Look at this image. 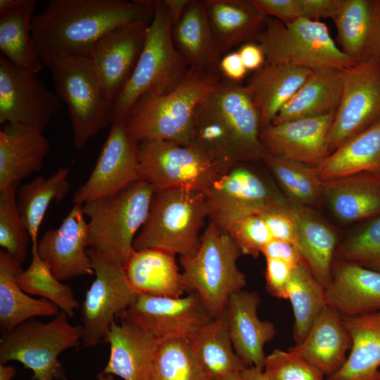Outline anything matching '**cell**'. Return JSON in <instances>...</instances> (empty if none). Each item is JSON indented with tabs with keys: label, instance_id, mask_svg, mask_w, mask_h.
<instances>
[{
	"label": "cell",
	"instance_id": "obj_1",
	"mask_svg": "<svg viewBox=\"0 0 380 380\" xmlns=\"http://www.w3.org/2000/svg\"><path fill=\"white\" fill-rule=\"evenodd\" d=\"M154 8L151 0H50L32 21L37 54L47 68L63 56L89 57L106 34L135 20H151Z\"/></svg>",
	"mask_w": 380,
	"mask_h": 380
},
{
	"label": "cell",
	"instance_id": "obj_2",
	"mask_svg": "<svg viewBox=\"0 0 380 380\" xmlns=\"http://www.w3.org/2000/svg\"><path fill=\"white\" fill-rule=\"evenodd\" d=\"M260 129L246 86L223 77L198 104L188 145L228 167L264 161L269 153L260 141Z\"/></svg>",
	"mask_w": 380,
	"mask_h": 380
},
{
	"label": "cell",
	"instance_id": "obj_3",
	"mask_svg": "<svg viewBox=\"0 0 380 380\" xmlns=\"http://www.w3.org/2000/svg\"><path fill=\"white\" fill-rule=\"evenodd\" d=\"M222 77L220 72L189 69L172 90L145 92L124 120L127 134L137 144L167 141L188 145L198 104Z\"/></svg>",
	"mask_w": 380,
	"mask_h": 380
},
{
	"label": "cell",
	"instance_id": "obj_4",
	"mask_svg": "<svg viewBox=\"0 0 380 380\" xmlns=\"http://www.w3.org/2000/svg\"><path fill=\"white\" fill-rule=\"evenodd\" d=\"M156 191L139 179L122 190L82 205L88 217V248L124 267L146 223Z\"/></svg>",
	"mask_w": 380,
	"mask_h": 380
},
{
	"label": "cell",
	"instance_id": "obj_5",
	"mask_svg": "<svg viewBox=\"0 0 380 380\" xmlns=\"http://www.w3.org/2000/svg\"><path fill=\"white\" fill-rule=\"evenodd\" d=\"M242 255L229 233L210 220L197 252L179 257L186 292L197 293L213 318L224 310L232 294L246 285V275L237 265Z\"/></svg>",
	"mask_w": 380,
	"mask_h": 380
},
{
	"label": "cell",
	"instance_id": "obj_6",
	"mask_svg": "<svg viewBox=\"0 0 380 380\" xmlns=\"http://www.w3.org/2000/svg\"><path fill=\"white\" fill-rule=\"evenodd\" d=\"M172 27L163 0H156L140 56L130 77L114 101L112 123L124 122L131 107L145 92L170 91L187 75L189 68L175 45Z\"/></svg>",
	"mask_w": 380,
	"mask_h": 380
},
{
	"label": "cell",
	"instance_id": "obj_7",
	"mask_svg": "<svg viewBox=\"0 0 380 380\" xmlns=\"http://www.w3.org/2000/svg\"><path fill=\"white\" fill-rule=\"evenodd\" d=\"M207 217L209 210L205 194L183 188L156 191L133 248L193 256L199 248L200 231Z\"/></svg>",
	"mask_w": 380,
	"mask_h": 380
},
{
	"label": "cell",
	"instance_id": "obj_8",
	"mask_svg": "<svg viewBox=\"0 0 380 380\" xmlns=\"http://www.w3.org/2000/svg\"><path fill=\"white\" fill-rule=\"evenodd\" d=\"M55 93L66 103L72 143L82 148L88 141L112 124L114 101L88 57L68 56L49 65Z\"/></svg>",
	"mask_w": 380,
	"mask_h": 380
},
{
	"label": "cell",
	"instance_id": "obj_9",
	"mask_svg": "<svg viewBox=\"0 0 380 380\" xmlns=\"http://www.w3.org/2000/svg\"><path fill=\"white\" fill-rule=\"evenodd\" d=\"M265 56V64H283L312 70H345L355 64L331 38L324 23L299 18L284 24L266 17L256 41Z\"/></svg>",
	"mask_w": 380,
	"mask_h": 380
},
{
	"label": "cell",
	"instance_id": "obj_10",
	"mask_svg": "<svg viewBox=\"0 0 380 380\" xmlns=\"http://www.w3.org/2000/svg\"><path fill=\"white\" fill-rule=\"evenodd\" d=\"M68 318L61 310L48 322L32 319L1 334L0 364L19 362L33 372L34 380H66L58 357L82 343V326Z\"/></svg>",
	"mask_w": 380,
	"mask_h": 380
},
{
	"label": "cell",
	"instance_id": "obj_11",
	"mask_svg": "<svg viewBox=\"0 0 380 380\" xmlns=\"http://www.w3.org/2000/svg\"><path fill=\"white\" fill-rule=\"evenodd\" d=\"M230 168L191 145L167 141L139 144L140 179L156 192L183 188L205 194Z\"/></svg>",
	"mask_w": 380,
	"mask_h": 380
},
{
	"label": "cell",
	"instance_id": "obj_12",
	"mask_svg": "<svg viewBox=\"0 0 380 380\" xmlns=\"http://www.w3.org/2000/svg\"><path fill=\"white\" fill-rule=\"evenodd\" d=\"M95 279L81 308L82 344L91 348L103 341L116 317L127 309L138 293L129 283L124 268L88 248Z\"/></svg>",
	"mask_w": 380,
	"mask_h": 380
},
{
	"label": "cell",
	"instance_id": "obj_13",
	"mask_svg": "<svg viewBox=\"0 0 380 380\" xmlns=\"http://www.w3.org/2000/svg\"><path fill=\"white\" fill-rule=\"evenodd\" d=\"M119 317L160 343L187 340L213 319L196 293L178 298L138 294Z\"/></svg>",
	"mask_w": 380,
	"mask_h": 380
},
{
	"label": "cell",
	"instance_id": "obj_14",
	"mask_svg": "<svg viewBox=\"0 0 380 380\" xmlns=\"http://www.w3.org/2000/svg\"><path fill=\"white\" fill-rule=\"evenodd\" d=\"M341 101L328 135L329 154L380 119V61L342 70Z\"/></svg>",
	"mask_w": 380,
	"mask_h": 380
},
{
	"label": "cell",
	"instance_id": "obj_15",
	"mask_svg": "<svg viewBox=\"0 0 380 380\" xmlns=\"http://www.w3.org/2000/svg\"><path fill=\"white\" fill-rule=\"evenodd\" d=\"M61 100L36 73L22 70L0 56V124L16 122L44 132Z\"/></svg>",
	"mask_w": 380,
	"mask_h": 380
},
{
	"label": "cell",
	"instance_id": "obj_16",
	"mask_svg": "<svg viewBox=\"0 0 380 380\" xmlns=\"http://www.w3.org/2000/svg\"><path fill=\"white\" fill-rule=\"evenodd\" d=\"M139 179V144L127 134L124 122H113L93 170L74 194L73 201L83 205Z\"/></svg>",
	"mask_w": 380,
	"mask_h": 380
},
{
	"label": "cell",
	"instance_id": "obj_17",
	"mask_svg": "<svg viewBox=\"0 0 380 380\" xmlns=\"http://www.w3.org/2000/svg\"><path fill=\"white\" fill-rule=\"evenodd\" d=\"M210 220L223 225L237 218L260 214L284 201L252 170L233 165L205 194Z\"/></svg>",
	"mask_w": 380,
	"mask_h": 380
},
{
	"label": "cell",
	"instance_id": "obj_18",
	"mask_svg": "<svg viewBox=\"0 0 380 380\" xmlns=\"http://www.w3.org/2000/svg\"><path fill=\"white\" fill-rule=\"evenodd\" d=\"M150 21L138 20L114 28L101 37L89 53L88 58L113 101L135 68Z\"/></svg>",
	"mask_w": 380,
	"mask_h": 380
},
{
	"label": "cell",
	"instance_id": "obj_19",
	"mask_svg": "<svg viewBox=\"0 0 380 380\" xmlns=\"http://www.w3.org/2000/svg\"><path fill=\"white\" fill-rule=\"evenodd\" d=\"M82 205L75 204L59 227L46 231L37 252L60 281L94 275L88 249V224Z\"/></svg>",
	"mask_w": 380,
	"mask_h": 380
},
{
	"label": "cell",
	"instance_id": "obj_20",
	"mask_svg": "<svg viewBox=\"0 0 380 380\" xmlns=\"http://www.w3.org/2000/svg\"><path fill=\"white\" fill-rule=\"evenodd\" d=\"M336 113L270 124L260 141L274 156L317 167L329 155L328 135Z\"/></svg>",
	"mask_w": 380,
	"mask_h": 380
},
{
	"label": "cell",
	"instance_id": "obj_21",
	"mask_svg": "<svg viewBox=\"0 0 380 380\" xmlns=\"http://www.w3.org/2000/svg\"><path fill=\"white\" fill-rule=\"evenodd\" d=\"M260 297L244 289L232 294L225 308L230 338L236 355L247 367L263 370L265 344L272 341L276 327L258 315Z\"/></svg>",
	"mask_w": 380,
	"mask_h": 380
},
{
	"label": "cell",
	"instance_id": "obj_22",
	"mask_svg": "<svg viewBox=\"0 0 380 380\" xmlns=\"http://www.w3.org/2000/svg\"><path fill=\"white\" fill-rule=\"evenodd\" d=\"M333 20L338 47L355 65L380 61V0H343Z\"/></svg>",
	"mask_w": 380,
	"mask_h": 380
},
{
	"label": "cell",
	"instance_id": "obj_23",
	"mask_svg": "<svg viewBox=\"0 0 380 380\" xmlns=\"http://www.w3.org/2000/svg\"><path fill=\"white\" fill-rule=\"evenodd\" d=\"M109 344L108 361L101 373L123 380H149L160 344L150 334L128 322H114L103 341Z\"/></svg>",
	"mask_w": 380,
	"mask_h": 380
},
{
	"label": "cell",
	"instance_id": "obj_24",
	"mask_svg": "<svg viewBox=\"0 0 380 380\" xmlns=\"http://www.w3.org/2000/svg\"><path fill=\"white\" fill-rule=\"evenodd\" d=\"M50 149L43 132L32 127L8 122L0 129V191L39 172Z\"/></svg>",
	"mask_w": 380,
	"mask_h": 380
},
{
	"label": "cell",
	"instance_id": "obj_25",
	"mask_svg": "<svg viewBox=\"0 0 380 380\" xmlns=\"http://www.w3.org/2000/svg\"><path fill=\"white\" fill-rule=\"evenodd\" d=\"M327 306L341 317L380 311V272L344 262L324 289Z\"/></svg>",
	"mask_w": 380,
	"mask_h": 380
},
{
	"label": "cell",
	"instance_id": "obj_26",
	"mask_svg": "<svg viewBox=\"0 0 380 380\" xmlns=\"http://www.w3.org/2000/svg\"><path fill=\"white\" fill-rule=\"evenodd\" d=\"M350 348V338L342 317L327 306L316 318L305 338L288 350L328 376L341 367Z\"/></svg>",
	"mask_w": 380,
	"mask_h": 380
},
{
	"label": "cell",
	"instance_id": "obj_27",
	"mask_svg": "<svg viewBox=\"0 0 380 380\" xmlns=\"http://www.w3.org/2000/svg\"><path fill=\"white\" fill-rule=\"evenodd\" d=\"M138 294L178 298L186 292L176 255L156 248L134 250L124 266Z\"/></svg>",
	"mask_w": 380,
	"mask_h": 380
},
{
	"label": "cell",
	"instance_id": "obj_28",
	"mask_svg": "<svg viewBox=\"0 0 380 380\" xmlns=\"http://www.w3.org/2000/svg\"><path fill=\"white\" fill-rule=\"evenodd\" d=\"M172 37L189 69L220 72L223 54L210 25L203 0H190L182 17L172 27Z\"/></svg>",
	"mask_w": 380,
	"mask_h": 380
},
{
	"label": "cell",
	"instance_id": "obj_29",
	"mask_svg": "<svg viewBox=\"0 0 380 380\" xmlns=\"http://www.w3.org/2000/svg\"><path fill=\"white\" fill-rule=\"evenodd\" d=\"M342 319L350 338V353L325 380H380V311Z\"/></svg>",
	"mask_w": 380,
	"mask_h": 380
},
{
	"label": "cell",
	"instance_id": "obj_30",
	"mask_svg": "<svg viewBox=\"0 0 380 380\" xmlns=\"http://www.w3.org/2000/svg\"><path fill=\"white\" fill-rule=\"evenodd\" d=\"M312 72L298 66L265 63L254 72L246 86L258 112L261 129L272 123Z\"/></svg>",
	"mask_w": 380,
	"mask_h": 380
},
{
	"label": "cell",
	"instance_id": "obj_31",
	"mask_svg": "<svg viewBox=\"0 0 380 380\" xmlns=\"http://www.w3.org/2000/svg\"><path fill=\"white\" fill-rule=\"evenodd\" d=\"M203 3L222 54L256 41L266 17L252 0H203Z\"/></svg>",
	"mask_w": 380,
	"mask_h": 380
},
{
	"label": "cell",
	"instance_id": "obj_32",
	"mask_svg": "<svg viewBox=\"0 0 380 380\" xmlns=\"http://www.w3.org/2000/svg\"><path fill=\"white\" fill-rule=\"evenodd\" d=\"M323 194L339 220L380 216V175L363 172L323 182Z\"/></svg>",
	"mask_w": 380,
	"mask_h": 380
},
{
	"label": "cell",
	"instance_id": "obj_33",
	"mask_svg": "<svg viewBox=\"0 0 380 380\" xmlns=\"http://www.w3.org/2000/svg\"><path fill=\"white\" fill-rule=\"evenodd\" d=\"M187 341L194 358L210 380H224L247 367L234 350L225 309Z\"/></svg>",
	"mask_w": 380,
	"mask_h": 380
},
{
	"label": "cell",
	"instance_id": "obj_34",
	"mask_svg": "<svg viewBox=\"0 0 380 380\" xmlns=\"http://www.w3.org/2000/svg\"><path fill=\"white\" fill-rule=\"evenodd\" d=\"M7 252L0 251V331L8 333L37 317H55L61 311L52 303L30 296L17 281L23 270Z\"/></svg>",
	"mask_w": 380,
	"mask_h": 380
},
{
	"label": "cell",
	"instance_id": "obj_35",
	"mask_svg": "<svg viewBox=\"0 0 380 380\" xmlns=\"http://www.w3.org/2000/svg\"><path fill=\"white\" fill-rule=\"evenodd\" d=\"M341 72L331 68L313 70L272 124L336 113L342 94Z\"/></svg>",
	"mask_w": 380,
	"mask_h": 380
},
{
	"label": "cell",
	"instance_id": "obj_36",
	"mask_svg": "<svg viewBox=\"0 0 380 380\" xmlns=\"http://www.w3.org/2000/svg\"><path fill=\"white\" fill-rule=\"evenodd\" d=\"M315 168L323 182L363 172L380 175V119L345 141Z\"/></svg>",
	"mask_w": 380,
	"mask_h": 380
},
{
	"label": "cell",
	"instance_id": "obj_37",
	"mask_svg": "<svg viewBox=\"0 0 380 380\" xmlns=\"http://www.w3.org/2000/svg\"><path fill=\"white\" fill-rule=\"evenodd\" d=\"M36 5V0H23L0 12V51L1 56L16 68L37 74L44 65L32 33Z\"/></svg>",
	"mask_w": 380,
	"mask_h": 380
},
{
	"label": "cell",
	"instance_id": "obj_38",
	"mask_svg": "<svg viewBox=\"0 0 380 380\" xmlns=\"http://www.w3.org/2000/svg\"><path fill=\"white\" fill-rule=\"evenodd\" d=\"M297 224L298 249L313 276L325 289L331 280L336 237L325 223L301 205H293Z\"/></svg>",
	"mask_w": 380,
	"mask_h": 380
},
{
	"label": "cell",
	"instance_id": "obj_39",
	"mask_svg": "<svg viewBox=\"0 0 380 380\" xmlns=\"http://www.w3.org/2000/svg\"><path fill=\"white\" fill-rule=\"evenodd\" d=\"M69 167H61L50 177L37 176L18 189L17 203L32 246H37L40 225L53 202L59 203L68 194Z\"/></svg>",
	"mask_w": 380,
	"mask_h": 380
},
{
	"label": "cell",
	"instance_id": "obj_40",
	"mask_svg": "<svg viewBox=\"0 0 380 380\" xmlns=\"http://www.w3.org/2000/svg\"><path fill=\"white\" fill-rule=\"evenodd\" d=\"M286 299L293 311V338L297 344L305 338L316 318L327 307L324 288L303 260L293 269Z\"/></svg>",
	"mask_w": 380,
	"mask_h": 380
},
{
	"label": "cell",
	"instance_id": "obj_41",
	"mask_svg": "<svg viewBox=\"0 0 380 380\" xmlns=\"http://www.w3.org/2000/svg\"><path fill=\"white\" fill-rule=\"evenodd\" d=\"M37 245L32 246V260L26 270L17 276L21 289L27 293L45 299L64 312L68 317L75 315L80 303L70 286L58 280L48 265L40 258Z\"/></svg>",
	"mask_w": 380,
	"mask_h": 380
},
{
	"label": "cell",
	"instance_id": "obj_42",
	"mask_svg": "<svg viewBox=\"0 0 380 380\" xmlns=\"http://www.w3.org/2000/svg\"><path fill=\"white\" fill-rule=\"evenodd\" d=\"M287 196L299 205L314 204L323 195L315 167L268 154L264 160Z\"/></svg>",
	"mask_w": 380,
	"mask_h": 380
},
{
	"label": "cell",
	"instance_id": "obj_43",
	"mask_svg": "<svg viewBox=\"0 0 380 380\" xmlns=\"http://www.w3.org/2000/svg\"><path fill=\"white\" fill-rule=\"evenodd\" d=\"M149 380H210L194 358L187 340L160 344Z\"/></svg>",
	"mask_w": 380,
	"mask_h": 380
},
{
	"label": "cell",
	"instance_id": "obj_44",
	"mask_svg": "<svg viewBox=\"0 0 380 380\" xmlns=\"http://www.w3.org/2000/svg\"><path fill=\"white\" fill-rule=\"evenodd\" d=\"M18 186L13 184L0 191V246L22 264L27 255L30 238L18 207Z\"/></svg>",
	"mask_w": 380,
	"mask_h": 380
},
{
	"label": "cell",
	"instance_id": "obj_45",
	"mask_svg": "<svg viewBox=\"0 0 380 380\" xmlns=\"http://www.w3.org/2000/svg\"><path fill=\"white\" fill-rule=\"evenodd\" d=\"M339 255L346 262L380 272V216L346 241Z\"/></svg>",
	"mask_w": 380,
	"mask_h": 380
},
{
	"label": "cell",
	"instance_id": "obj_46",
	"mask_svg": "<svg viewBox=\"0 0 380 380\" xmlns=\"http://www.w3.org/2000/svg\"><path fill=\"white\" fill-rule=\"evenodd\" d=\"M263 372L270 380H325V375L315 366L281 349L266 356Z\"/></svg>",
	"mask_w": 380,
	"mask_h": 380
},
{
	"label": "cell",
	"instance_id": "obj_47",
	"mask_svg": "<svg viewBox=\"0 0 380 380\" xmlns=\"http://www.w3.org/2000/svg\"><path fill=\"white\" fill-rule=\"evenodd\" d=\"M221 226L236 242L243 255L257 258L272 237L259 214L243 216Z\"/></svg>",
	"mask_w": 380,
	"mask_h": 380
},
{
	"label": "cell",
	"instance_id": "obj_48",
	"mask_svg": "<svg viewBox=\"0 0 380 380\" xmlns=\"http://www.w3.org/2000/svg\"><path fill=\"white\" fill-rule=\"evenodd\" d=\"M259 215L267 224L273 239L290 242L298 248L297 224L293 205L284 201Z\"/></svg>",
	"mask_w": 380,
	"mask_h": 380
},
{
	"label": "cell",
	"instance_id": "obj_49",
	"mask_svg": "<svg viewBox=\"0 0 380 380\" xmlns=\"http://www.w3.org/2000/svg\"><path fill=\"white\" fill-rule=\"evenodd\" d=\"M265 17L277 19L284 24L303 18L301 0H252Z\"/></svg>",
	"mask_w": 380,
	"mask_h": 380
},
{
	"label": "cell",
	"instance_id": "obj_50",
	"mask_svg": "<svg viewBox=\"0 0 380 380\" xmlns=\"http://www.w3.org/2000/svg\"><path fill=\"white\" fill-rule=\"evenodd\" d=\"M265 260L267 291L276 298L286 299L287 286L295 266L279 260L270 258Z\"/></svg>",
	"mask_w": 380,
	"mask_h": 380
},
{
	"label": "cell",
	"instance_id": "obj_51",
	"mask_svg": "<svg viewBox=\"0 0 380 380\" xmlns=\"http://www.w3.org/2000/svg\"><path fill=\"white\" fill-rule=\"evenodd\" d=\"M261 253L265 259H276L286 262L293 266L303 261L298 248L293 243L272 239L262 249Z\"/></svg>",
	"mask_w": 380,
	"mask_h": 380
},
{
	"label": "cell",
	"instance_id": "obj_52",
	"mask_svg": "<svg viewBox=\"0 0 380 380\" xmlns=\"http://www.w3.org/2000/svg\"><path fill=\"white\" fill-rule=\"evenodd\" d=\"M303 18L319 20L321 18L334 19L337 15L343 0H301Z\"/></svg>",
	"mask_w": 380,
	"mask_h": 380
},
{
	"label": "cell",
	"instance_id": "obj_53",
	"mask_svg": "<svg viewBox=\"0 0 380 380\" xmlns=\"http://www.w3.org/2000/svg\"><path fill=\"white\" fill-rule=\"evenodd\" d=\"M220 71L224 77L237 83L243 80L248 72L238 51L229 52L222 56Z\"/></svg>",
	"mask_w": 380,
	"mask_h": 380
},
{
	"label": "cell",
	"instance_id": "obj_54",
	"mask_svg": "<svg viewBox=\"0 0 380 380\" xmlns=\"http://www.w3.org/2000/svg\"><path fill=\"white\" fill-rule=\"evenodd\" d=\"M237 51L247 70L256 71L265 63V53L258 43H246Z\"/></svg>",
	"mask_w": 380,
	"mask_h": 380
},
{
	"label": "cell",
	"instance_id": "obj_55",
	"mask_svg": "<svg viewBox=\"0 0 380 380\" xmlns=\"http://www.w3.org/2000/svg\"><path fill=\"white\" fill-rule=\"evenodd\" d=\"M163 2L173 27L182 17L190 0H163Z\"/></svg>",
	"mask_w": 380,
	"mask_h": 380
},
{
	"label": "cell",
	"instance_id": "obj_56",
	"mask_svg": "<svg viewBox=\"0 0 380 380\" xmlns=\"http://www.w3.org/2000/svg\"><path fill=\"white\" fill-rule=\"evenodd\" d=\"M243 380H270L263 370L256 367H246L241 372Z\"/></svg>",
	"mask_w": 380,
	"mask_h": 380
},
{
	"label": "cell",
	"instance_id": "obj_57",
	"mask_svg": "<svg viewBox=\"0 0 380 380\" xmlns=\"http://www.w3.org/2000/svg\"><path fill=\"white\" fill-rule=\"evenodd\" d=\"M14 367L6 364H0V380H11L15 375Z\"/></svg>",
	"mask_w": 380,
	"mask_h": 380
},
{
	"label": "cell",
	"instance_id": "obj_58",
	"mask_svg": "<svg viewBox=\"0 0 380 380\" xmlns=\"http://www.w3.org/2000/svg\"><path fill=\"white\" fill-rule=\"evenodd\" d=\"M23 0H0V12L19 4Z\"/></svg>",
	"mask_w": 380,
	"mask_h": 380
},
{
	"label": "cell",
	"instance_id": "obj_59",
	"mask_svg": "<svg viewBox=\"0 0 380 380\" xmlns=\"http://www.w3.org/2000/svg\"><path fill=\"white\" fill-rule=\"evenodd\" d=\"M113 376L111 374H106L101 372L96 376V379L97 380H115Z\"/></svg>",
	"mask_w": 380,
	"mask_h": 380
},
{
	"label": "cell",
	"instance_id": "obj_60",
	"mask_svg": "<svg viewBox=\"0 0 380 380\" xmlns=\"http://www.w3.org/2000/svg\"><path fill=\"white\" fill-rule=\"evenodd\" d=\"M224 380H243V379L241 376V373H240V374H232Z\"/></svg>",
	"mask_w": 380,
	"mask_h": 380
}]
</instances>
